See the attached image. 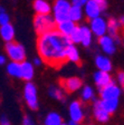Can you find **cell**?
I'll list each match as a JSON object with an SVG mask.
<instances>
[{"label": "cell", "instance_id": "6da1fadb", "mask_svg": "<svg viewBox=\"0 0 124 125\" xmlns=\"http://www.w3.org/2000/svg\"><path fill=\"white\" fill-rule=\"evenodd\" d=\"M69 44H72L69 37L64 36L57 29H54L39 35L37 49L40 58L46 64L57 68L67 60L66 47Z\"/></svg>", "mask_w": 124, "mask_h": 125}, {"label": "cell", "instance_id": "7a4b0ae2", "mask_svg": "<svg viewBox=\"0 0 124 125\" xmlns=\"http://www.w3.org/2000/svg\"><path fill=\"white\" fill-rule=\"evenodd\" d=\"M34 26L37 34L43 35L45 32H48L50 30L56 29L57 22L55 20V18H53L49 13L48 15H38V13H36V17L34 19Z\"/></svg>", "mask_w": 124, "mask_h": 125}, {"label": "cell", "instance_id": "3957f363", "mask_svg": "<svg viewBox=\"0 0 124 125\" xmlns=\"http://www.w3.org/2000/svg\"><path fill=\"white\" fill-rule=\"evenodd\" d=\"M72 7L67 0H56L54 6V18L56 22L69 19V9Z\"/></svg>", "mask_w": 124, "mask_h": 125}, {"label": "cell", "instance_id": "277c9868", "mask_svg": "<svg viewBox=\"0 0 124 125\" xmlns=\"http://www.w3.org/2000/svg\"><path fill=\"white\" fill-rule=\"evenodd\" d=\"M6 52H7L8 56L12 62H21L25 60L26 57V52L23 47L20 44L15 42H8L6 45Z\"/></svg>", "mask_w": 124, "mask_h": 125}, {"label": "cell", "instance_id": "5b68a950", "mask_svg": "<svg viewBox=\"0 0 124 125\" xmlns=\"http://www.w3.org/2000/svg\"><path fill=\"white\" fill-rule=\"evenodd\" d=\"M25 99L26 103L31 109L38 108V98H37V89L34 84L27 83L25 86Z\"/></svg>", "mask_w": 124, "mask_h": 125}, {"label": "cell", "instance_id": "8992f818", "mask_svg": "<svg viewBox=\"0 0 124 125\" xmlns=\"http://www.w3.org/2000/svg\"><path fill=\"white\" fill-rule=\"evenodd\" d=\"M90 30L97 37H102L105 35L106 30H107V23L103 18L98 16L96 18H93L90 21Z\"/></svg>", "mask_w": 124, "mask_h": 125}, {"label": "cell", "instance_id": "52a82bcc", "mask_svg": "<svg viewBox=\"0 0 124 125\" xmlns=\"http://www.w3.org/2000/svg\"><path fill=\"white\" fill-rule=\"evenodd\" d=\"M120 88L114 83H110L103 88H101L102 99H117L120 96Z\"/></svg>", "mask_w": 124, "mask_h": 125}, {"label": "cell", "instance_id": "ba28073f", "mask_svg": "<svg viewBox=\"0 0 124 125\" xmlns=\"http://www.w3.org/2000/svg\"><path fill=\"white\" fill-rule=\"evenodd\" d=\"M84 7H85L84 11H85V15L87 18L93 19L101 15V11H102L101 6L98 5L96 1H94V0H88Z\"/></svg>", "mask_w": 124, "mask_h": 125}, {"label": "cell", "instance_id": "9c48e42d", "mask_svg": "<svg viewBox=\"0 0 124 125\" xmlns=\"http://www.w3.org/2000/svg\"><path fill=\"white\" fill-rule=\"evenodd\" d=\"M69 115L72 118V122L74 123H80L84 118L83 109L80 106L79 102H73L69 106Z\"/></svg>", "mask_w": 124, "mask_h": 125}, {"label": "cell", "instance_id": "30bf717a", "mask_svg": "<svg viewBox=\"0 0 124 125\" xmlns=\"http://www.w3.org/2000/svg\"><path fill=\"white\" fill-rule=\"evenodd\" d=\"M75 28H76L75 22L73 20H70V19L57 22V26H56V29L59 31L60 34L64 35V36H67V37L70 36V34L74 31Z\"/></svg>", "mask_w": 124, "mask_h": 125}, {"label": "cell", "instance_id": "8fae6325", "mask_svg": "<svg viewBox=\"0 0 124 125\" xmlns=\"http://www.w3.org/2000/svg\"><path fill=\"white\" fill-rule=\"evenodd\" d=\"M100 45H101L102 49L104 50V52H106L107 55H112L115 52V42L111 36L104 35V36L100 37Z\"/></svg>", "mask_w": 124, "mask_h": 125}, {"label": "cell", "instance_id": "7c38bea8", "mask_svg": "<svg viewBox=\"0 0 124 125\" xmlns=\"http://www.w3.org/2000/svg\"><path fill=\"white\" fill-rule=\"evenodd\" d=\"M62 86L67 92H75L80 88L82 81L77 77H69L62 81Z\"/></svg>", "mask_w": 124, "mask_h": 125}, {"label": "cell", "instance_id": "4fadbf2b", "mask_svg": "<svg viewBox=\"0 0 124 125\" xmlns=\"http://www.w3.org/2000/svg\"><path fill=\"white\" fill-rule=\"evenodd\" d=\"M94 116L100 123H105L110 120V113H107L102 107L101 102H96L94 105Z\"/></svg>", "mask_w": 124, "mask_h": 125}, {"label": "cell", "instance_id": "5bb4252c", "mask_svg": "<svg viewBox=\"0 0 124 125\" xmlns=\"http://www.w3.org/2000/svg\"><path fill=\"white\" fill-rule=\"evenodd\" d=\"M94 81H95V84L97 85V87H100V88H103L104 86H106L107 84H110L112 82L110 74L107 72H103V70H100V72L95 73Z\"/></svg>", "mask_w": 124, "mask_h": 125}, {"label": "cell", "instance_id": "9a60e30c", "mask_svg": "<svg viewBox=\"0 0 124 125\" xmlns=\"http://www.w3.org/2000/svg\"><path fill=\"white\" fill-rule=\"evenodd\" d=\"M34 9L36 11V13H38V15H48L52 11V7L46 0H35Z\"/></svg>", "mask_w": 124, "mask_h": 125}, {"label": "cell", "instance_id": "2e32d148", "mask_svg": "<svg viewBox=\"0 0 124 125\" xmlns=\"http://www.w3.org/2000/svg\"><path fill=\"white\" fill-rule=\"evenodd\" d=\"M0 35L5 42H12L13 37H15V29H13L12 25L9 22L0 26Z\"/></svg>", "mask_w": 124, "mask_h": 125}, {"label": "cell", "instance_id": "e0dca14e", "mask_svg": "<svg viewBox=\"0 0 124 125\" xmlns=\"http://www.w3.org/2000/svg\"><path fill=\"white\" fill-rule=\"evenodd\" d=\"M21 66V78L25 79V81L29 82L31 78L34 77V68H33V65L28 62H20Z\"/></svg>", "mask_w": 124, "mask_h": 125}, {"label": "cell", "instance_id": "ac0fdd59", "mask_svg": "<svg viewBox=\"0 0 124 125\" xmlns=\"http://www.w3.org/2000/svg\"><path fill=\"white\" fill-rule=\"evenodd\" d=\"M95 62H96V66H97V68L100 70H103V72H107V73H109L110 70L112 69L111 60H110L107 57H104V56H97Z\"/></svg>", "mask_w": 124, "mask_h": 125}, {"label": "cell", "instance_id": "d6986e66", "mask_svg": "<svg viewBox=\"0 0 124 125\" xmlns=\"http://www.w3.org/2000/svg\"><path fill=\"white\" fill-rule=\"evenodd\" d=\"M66 57L67 60H70L73 62H79V54L78 50L76 49V47L73 44H69L66 47Z\"/></svg>", "mask_w": 124, "mask_h": 125}, {"label": "cell", "instance_id": "ffe728a7", "mask_svg": "<svg viewBox=\"0 0 124 125\" xmlns=\"http://www.w3.org/2000/svg\"><path fill=\"white\" fill-rule=\"evenodd\" d=\"M101 105L107 113L112 114L116 111L117 105H119V101L117 99H103L101 101Z\"/></svg>", "mask_w": 124, "mask_h": 125}, {"label": "cell", "instance_id": "44dd1931", "mask_svg": "<svg viewBox=\"0 0 124 125\" xmlns=\"http://www.w3.org/2000/svg\"><path fill=\"white\" fill-rule=\"evenodd\" d=\"M80 32H82V40L80 42L83 44V46H90V44L92 42V30L88 27L83 26L80 27Z\"/></svg>", "mask_w": 124, "mask_h": 125}, {"label": "cell", "instance_id": "7402d4cb", "mask_svg": "<svg viewBox=\"0 0 124 125\" xmlns=\"http://www.w3.org/2000/svg\"><path fill=\"white\" fill-rule=\"evenodd\" d=\"M7 70L9 75L13 76V77H20L21 78V66L20 62H10L7 67Z\"/></svg>", "mask_w": 124, "mask_h": 125}, {"label": "cell", "instance_id": "603a6c76", "mask_svg": "<svg viewBox=\"0 0 124 125\" xmlns=\"http://www.w3.org/2000/svg\"><path fill=\"white\" fill-rule=\"evenodd\" d=\"M83 17V10L82 7H78V6H74L72 5L69 9V19L73 20L74 22L76 21H79Z\"/></svg>", "mask_w": 124, "mask_h": 125}, {"label": "cell", "instance_id": "cb8c5ba5", "mask_svg": "<svg viewBox=\"0 0 124 125\" xmlns=\"http://www.w3.org/2000/svg\"><path fill=\"white\" fill-rule=\"evenodd\" d=\"M62 117L57 113H49L45 120V125H60Z\"/></svg>", "mask_w": 124, "mask_h": 125}, {"label": "cell", "instance_id": "d4e9b609", "mask_svg": "<svg viewBox=\"0 0 124 125\" xmlns=\"http://www.w3.org/2000/svg\"><path fill=\"white\" fill-rule=\"evenodd\" d=\"M120 25L117 22L116 19H110L109 23H107V31L111 37H116L117 32H119Z\"/></svg>", "mask_w": 124, "mask_h": 125}, {"label": "cell", "instance_id": "484cf974", "mask_svg": "<svg viewBox=\"0 0 124 125\" xmlns=\"http://www.w3.org/2000/svg\"><path fill=\"white\" fill-rule=\"evenodd\" d=\"M69 39L72 40V42H74V44L80 42V40H82V32H80V27L76 26V28L74 29V31H73L72 34H70Z\"/></svg>", "mask_w": 124, "mask_h": 125}, {"label": "cell", "instance_id": "4316f807", "mask_svg": "<svg viewBox=\"0 0 124 125\" xmlns=\"http://www.w3.org/2000/svg\"><path fill=\"white\" fill-rule=\"evenodd\" d=\"M82 97L84 101H90L93 98V89L90 86H85L82 92Z\"/></svg>", "mask_w": 124, "mask_h": 125}, {"label": "cell", "instance_id": "83f0119b", "mask_svg": "<svg viewBox=\"0 0 124 125\" xmlns=\"http://www.w3.org/2000/svg\"><path fill=\"white\" fill-rule=\"evenodd\" d=\"M49 95L52 97H55V98L59 99V101L64 99V94H63V92L55 88V87H50V88H49Z\"/></svg>", "mask_w": 124, "mask_h": 125}, {"label": "cell", "instance_id": "f1b7e54d", "mask_svg": "<svg viewBox=\"0 0 124 125\" xmlns=\"http://www.w3.org/2000/svg\"><path fill=\"white\" fill-rule=\"evenodd\" d=\"M10 22V18H9V16L5 12H0V26H2V25H6V23H9Z\"/></svg>", "mask_w": 124, "mask_h": 125}, {"label": "cell", "instance_id": "f546056e", "mask_svg": "<svg viewBox=\"0 0 124 125\" xmlns=\"http://www.w3.org/2000/svg\"><path fill=\"white\" fill-rule=\"evenodd\" d=\"M87 1L88 0H72V5L78 6V7H84Z\"/></svg>", "mask_w": 124, "mask_h": 125}, {"label": "cell", "instance_id": "4dcf8cb0", "mask_svg": "<svg viewBox=\"0 0 124 125\" xmlns=\"http://www.w3.org/2000/svg\"><path fill=\"white\" fill-rule=\"evenodd\" d=\"M117 79H119V83L121 84V86L123 87V89H124V72H121V73L119 74Z\"/></svg>", "mask_w": 124, "mask_h": 125}, {"label": "cell", "instance_id": "1f68e13d", "mask_svg": "<svg viewBox=\"0 0 124 125\" xmlns=\"http://www.w3.org/2000/svg\"><path fill=\"white\" fill-rule=\"evenodd\" d=\"M94 1H96L98 5L101 6L102 10H104V9L106 8V0H94Z\"/></svg>", "mask_w": 124, "mask_h": 125}, {"label": "cell", "instance_id": "d6a6232c", "mask_svg": "<svg viewBox=\"0 0 124 125\" xmlns=\"http://www.w3.org/2000/svg\"><path fill=\"white\" fill-rule=\"evenodd\" d=\"M23 125H34V124H33V122H31L30 118L26 116L25 118H23Z\"/></svg>", "mask_w": 124, "mask_h": 125}, {"label": "cell", "instance_id": "836d02e7", "mask_svg": "<svg viewBox=\"0 0 124 125\" xmlns=\"http://www.w3.org/2000/svg\"><path fill=\"white\" fill-rule=\"evenodd\" d=\"M117 22H119L120 27H124V16H121V17L117 19Z\"/></svg>", "mask_w": 124, "mask_h": 125}, {"label": "cell", "instance_id": "e575fe53", "mask_svg": "<svg viewBox=\"0 0 124 125\" xmlns=\"http://www.w3.org/2000/svg\"><path fill=\"white\" fill-rule=\"evenodd\" d=\"M0 125H10V123L8 122L6 117H2V118H1V122H0Z\"/></svg>", "mask_w": 124, "mask_h": 125}, {"label": "cell", "instance_id": "d590c367", "mask_svg": "<svg viewBox=\"0 0 124 125\" xmlns=\"http://www.w3.org/2000/svg\"><path fill=\"white\" fill-rule=\"evenodd\" d=\"M5 62H6V58H5V56L0 55V65H3Z\"/></svg>", "mask_w": 124, "mask_h": 125}, {"label": "cell", "instance_id": "8d00e7d4", "mask_svg": "<svg viewBox=\"0 0 124 125\" xmlns=\"http://www.w3.org/2000/svg\"><path fill=\"white\" fill-rule=\"evenodd\" d=\"M34 62H35V64H36V65H40V59H39V58H36V59H35L34 60Z\"/></svg>", "mask_w": 124, "mask_h": 125}, {"label": "cell", "instance_id": "74e56055", "mask_svg": "<svg viewBox=\"0 0 124 125\" xmlns=\"http://www.w3.org/2000/svg\"><path fill=\"white\" fill-rule=\"evenodd\" d=\"M0 12H5V8L0 6Z\"/></svg>", "mask_w": 124, "mask_h": 125}, {"label": "cell", "instance_id": "f35d334b", "mask_svg": "<svg viewBox=\"0 0 124 125\" xmlns=\"http://www.w3.org/2000/svg\"><path fill=\"white\" fill-rule=\"evenodd\" d=\"M75 124H76V123H74V122H73V123H72V124H70V125H75Z\"/></svg>", "mask_w": 124, "mask_h": 125}, {"label": "cell", "instance_id": "ab89813d", "mask_svg": "<svg viewBox=\"0 0 124 125\" xmlns=\"http://www.w3.org/2000/svg\"><path fill=\"white\" fill-rule=\"evenodd\" d=\"M60 125H67V124H63V123H62V124H60Z\"/></svg>", "mask_w": 124, "mask_h": 125}]
</instances>
